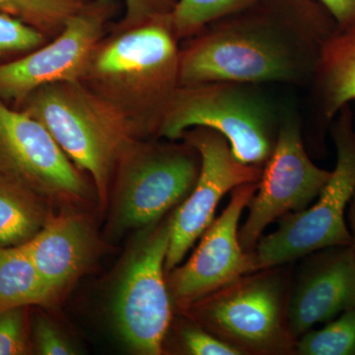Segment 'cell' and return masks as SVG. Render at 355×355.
Returning <instances> with one entry per match:
<instances>
[{"label":"cell","instance_id":"6da1fadb","mask_svg":"<svg viewBox=\"0 0 355 355\" xmlns=\"http://www.w3.org/2000/svg\"><path fill=\"white\" fill-rule=\"evenodd\" d=\"M336 26L316 0H261L181 41V85H310L322 46Z\"/></svg>","mask_w":355,"mask_h":355},{"label":"cell","instance_id":"7a4b0ae2","mask_svg":"<svg viewBox=\"0 0 355 355\" xmlns=\"http://www.w3.org/2000/svg\"><path fill=\"white\" fill-rule=\"evenodd\" d=\"M180 43L172 15L109 29L91 53L80 83L116 109L137 139H158L181 85Z\"/></svg>","mask_w":355,"mask_h":355},{"label":"cell","instance_id":"3957f363","mask_svg":"<svg viewBox=\"0 0 355 355\" xmlns=\"http://www.w3.org/2000/svg\"><path fill=\"white\" fill-rule=\"evenodd\" d=\"M14 108L46 128L73 164L91 177L104 202L119 158L137 139L130 123L80 81L46 84Z\"/></svg>","mask_w":355,"mask_h":355},{"label":"cell","instance_id":"277c9868","mask_svg":"<svg viewBox=\"0 0 355 355\" xmlns=\"http://www.w3.org/2000/svg\"><path fill=\"white\" fill-rule=\"evenodd\" d=\"M263 87L236 81L180 85L159 137L178 140L189 128H211L228 140L243 164L263 168L277 144L284 110Z\"/></svg>","mask_w":355,"mask_h":355},{"label":"cell","instance_id":"5b68a950","mask_svg":"<svg viewBox=\"0 0 355 355\" xmlns=\"http://www.w3.org/2000/svg\"><path fill=\"white\" fill-rule=\"evenodd\" d=\"M289 263L248 273L183 310L241 355L295 354Z\"/></svg>","mask_w":355,"mask_h":355},{"label":"cell","instance_id":"8992f818","mask_svg":"<svg viewBox=\"0 0 355 355\" xmlns=\"http://www.w3.org/2000/svg\"><path fill=\"white\" fill-rule=\"evenodd\" d=\"M331 135L336 162L328 183L314 205L288 214L277 230L263 235L251 252L254 270L287 265L311 253L334 246H350L347 210L355 191V125L352 105L333 121Z\"/></svg>","mask_w":355,"mask_h":355},{"label":"cell","instance_id":"52a82bcc","mask_svg":"<svg viewBox=\"0 0 355 355\" xmlns=\"http://www.w3.org/2000/svg\"><path fill=\"white\" fill-rule=\"evenodd\" d=\"M200 169V154L184 140L166 144L155 137L133 139L114 173L121 225L140 228L155 224L188 197Z\"/></svg>","mask_w":355,"mask_h":355},{"label":"cell","instance_id":"ba28073f","mask_svg":"<svg viewBox=\"0 0 355 355\" xmlns=\"http://www.w3.org/2000/svg\"><path fill=\"white\" fill-rule=\"evenodd\" d=\"M172 216L157 224L130 257L114 299V317L125 343L139 354L164 352L172 322V300L165 280V261Z\"/></svg>","mask_w":355,"mask_h":355},{"label":"cell","instance_id":"9c48e42d","mask_svg":"<svg viewBox=\"0 0 355 355\" xmlns=\"http://www.w3.org/2000/svg\"><path fill=\"white\" fill-rule=\"evenodd\" d=\"M331 176V171L315 164L306 150L298 114L284 109L277 144L261 169L258 189L247 205L246 221L239 228L245 251H253L272 222L307 209Z\"/></svg>","mask_w":355,"mask_h":355},{"label":"cell","instance_id":"30bf717a","mask_svg":"<svg viewBox=\"0 0 355 355\" xmlns=\"http://www.w3.org/2000/svg\"><path fill=\"white\" fill-rule=\"evenodd\" d=\"M116 10V0H88L55 38L0 64V101L15 107L46 84L80 81L91 53L108 33Z\"/></svg>","mask_w":355,"mask_h":355},{"label":"cell","instance_id":"8fae6325","mask_svg":"<svg viewBox=\"0 0 355 355\" xmlns=\"http://www.w3.org/2000/svg\"><path fill=\"white\" fill-rule=\"evenodd\" d=\"M181 139L200 154V169L193 190L172 214L166 272L179 266L214 220L217 205L224 196L241 184L259 182L263 169L243 164L235 157L228 140L211 128H189Z\"/></svg>","mask_w":355,"mask_h":355},{"label":"cell","instance_id":"7c38bea8","mask_svg":"<svg viewBox=\"0 0 355 355\" xmlns=\"http://www.w3.org/2000/svg\"><path fill=\"white\" fill-rule=\"evenodd\" d=\"M0 175L51 200H81L88 184L83 171L46 128L29 114L0 101Z\"/></svg>","mask_w":355,"mask_h":355},{"label":"cell","instance_id":"4fadbf2b","mask_svg":"<svg viewBox=\"0 0 355 355\" xmlns=\"http://www.w3.org/2000/svg\"><path fill=\"white\" fill-rule=\"evenodd\" d=\"M258 189V182L231 191L225 209L202 233V240L184 265L173 268L167 286L172 302L184 309L243 275L256 272L251 252L239 240L243 211Z\"/></svg>","mask_w":355,"mask_h":355},{"label":"cell","instance_id":"5bb4252c","mask_svg":"<svg viewBox=\"0 0 355 355\" xmlns=\"http://www.w3.org/2000/svg\"><path fill=\"white\" fill-rule=\"evenodd\" d=\"M289 294V326L298 340L318 324L355 308V256L352 246L324 248L303 257Z\"/></svg>","mask_w":355,"mask_h":355},{"label":"cell","instance_id":"9a60e30c","mask_svg":"<svg viewBox=\"0 0 355 355\" xmlns=\"http://www.w3.org/2000/svg\"><path fill=\"white\" fill-rule=\"evenodd\" d=\"M21 246L57 297L85 270L92 256L93 238L83 218L62 214L49 217Z\"/></svg>","mask_w":355,"mask_h":355},{"label":"cell","instance_id":"2e32d148","mask_svg":"<svg viewBox=\"0 0 355 355\" xmlns=\"http://www.w3.org/2000/svg\"><path fill=\"white\" fill-rule=\"evenodd\" d=\"M318 114L331 123L355 102V20L336 26L322 46L310 84Z\"/></svg>","mask_w":355,"mask_h":355},{"label":"cell","instance_id":"e0dca14e","mask_svg":"<svg viewBox=\"0 0 355 355\" xmlns=\"http://www.w3.org/2000/svg\"><path fill=\"white\" fill-rule=\"evenodd\" d=\"M55 298L21 245L0 246V311L48 305Z\"/></svg>","mask_w":355,"mask_h":355},{"label":"cell","instance_id":"ac0fdd59","mask_svg":"<svg viewBox=\"0 0 355 355\" xmlns=\"http://www.w3.org/2000/svg\"><path fill=\"white\" fill-rule=\"evenodd\" d=\"M42 197L0 175V246H19L48 220Z\"/></svg>","mask_w":355,"mask_h":355},{"label":"cell","instance_id":"d6986e66","mask_svg":"<svg viewBox=\"0 0 355 355\" xmlns=\"http://www.w3.org/2000/svg\"><path fill=\"white\" fill-rule=\"evenodd\" d=\"M88 0H0V13L17 18L53 40Z\"/></svg>","mask_w":355,"mask_h":355},{"label":"cell","instance_id":"ffe728a7","mask_svg":"<svg viewBox=\"0 0 355 355\" xmlns=\"http://www.w3.org/2000/svg\"><path fill=\"white\" fill-rule=\"evenodd\" d=\"M295 354L355 355V308L345 311L324 328L301 336Z\"/></svg>","mask_w":355,"mask_h":355},{"label":"cell","instance_id":"44dd1931","mask_svg":"<svg viewBox=\"0 0 355 355\" xmlns=\"http://www.w3.org/2000/svg\"><path fill=\"white\" fill-rule=\"evenodd\" d=\"M261 0H177L172 23L180 41L197 34L205 26L253 6Z\"/></svg>","mask_w":355,"mask_h":355},{"label":"cell","instance_id":"7402d4cb","mask_svg":"<svg viewBox=\"0 0 355 355\" xmlns=\"http://www.w3.org/2000/svg\"><path fill=\"white\" fill-rule=\"evenodd\" d=\"M50 39L32 26L0 13V64L37 50Z\"/></svg>","mask_w":355,"mask_h":355},{"label":"cell","instance_id":"603a6c76","mask_svg":"<svg viewBox=\"0 0 355 355\" xmlns=\"http://www.w3.org/2000/svg\"><path fill=\"white\" fill-rule=\"evenodd\" d=\"M125 15L110 29H128L172 15L177 0H125Z\"/></svg>","mask_w":355,"mask_h":355},{"label":"cell","instance_id":"cb8c5ba5","mask_svg":"<svg viewBox=\"0 0 355 355\" xmlns=\"http://www.w3.org/2000/svg\"><path fill=\"white\" fill-rule=\"evenodd\" d=\"M24 308L0 311V355L27 354Z\"/></svg>","mask_w":355,"mask_h":355},{"label":"cell","instance_id":"d4e9b609","mask_svg":"<svg viewBox=\"0 0 355 355\" xmlns=\"http://www.w3.org/2000/svg\"><path fill=\"white\" fill-rule=\"evenodd\" d=\"M184 352L191 355H241L237 349L222 342L202 326L186 324L180 330Z\"/></svg>","mask_w":355,"mask_h":355},{"label":"cell","instance_id":"484cf974","mask_svg":"<svg viewBox=\"0 0 355 355\" xmlns=\"http://www.w3.org/2000/svg\"><path fill=\"white\" fill-rule=\"evenodd\" d=\"M35 345L40 354H74V350L64 336L44 318H38L34 324Z\"/></svg>","mask_w":355,"mask_h":355},{"label":"cell","instance_id":"4316f807","mask_svg":"<svg viewBox=\"0 0 355 355\" xmlns=\"http://www.w3.org/2000/svg\"><path fill=\"white\" fill-rule=\"evenodd\" d=\"M331 14L336 25L349 24L355 20V0H316Z\"/></svg>","mask_w":355,"mask_h":355},{"label":"cell","instance_id":"83f0119b","mask_svg":"<svg viewBox=\"0 0 355 355\" xmlns=\"http://www.w3.org/2000/svg\"><path fill=\"white\" fill-rule=\"evenodd\" d=\"M347 222L349 226L350 237H352V246L355 256V191L354 197L350 200L349 207L347 210Z\"/></svg>","mask_w":355,"mask_h":355},{"label":"cell","instance_id":"f1b7e54d","mask_svg":"<svg viewBox=\"0 0 355 355\" xmlns=\"http://www.w3.org/2000/svg\"><path fill=\"white\" fill-rule=\"evenodd\" d=\"M354 106H355V102L354 103ZM354 125H355V112H354Z\"/></svg>","mask_w":355,"mask_h":355}]
</instances>
